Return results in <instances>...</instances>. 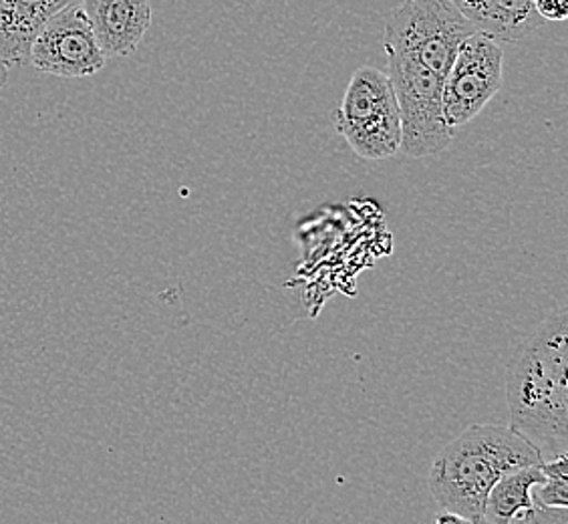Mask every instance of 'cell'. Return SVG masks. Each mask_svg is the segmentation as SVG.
<instances>
[{
	"label": "cell",
	"mask_w": 568,
	"mask_h": 524,
	"mask_svg": "<svg viewBox=\"0 0 568 524\" xmlns=\"http://www.w3.org/2000/svg\"><path fill=\"white\" fill-rule=\"evenodd\" d=\"M510 424L542 462L568 454V313L560 306L516 347L506 372Z\"/></svg>",
	"instance_id": "6da1fadb"
},
{
	"label": "cell",
	"mask_w": 568,
	"mask_h": 524,
	"mask_svg": "<svg viewBox=\"0 0 568 524\" xmlns=\"http://www.w3.org/2000/svg\"><path fill=\"white\" fill-rule=\"evenodd\" d=\"M532 464H542L540 454L508 424H474L437 454L427 484L444 513L486 524L484 508L494 484Z\"/></svg>",
	"instance_id": "7a4b0ae2"
},
{
	"label": "cell",
	"mask_w": 568,
	"mask_h": 524,
	"mask_svg": "<svg viewBox=\"0 0 568 524\" xmlns=\"http://www.w3.org/2000/svg\"><path fill=\"white\" fill-rule=\"evenodd\" d=\"M478 33L449 0H404L385 21V56L412 59L446 77L459 44Z\"/></svg>",
	"instance_id": "3957f363"
},
{
	"label": "cell",
	"mask_w": 568,
	"mask_h": 524,
	"mask_svg": "<svg viewBox=\"0 0 568 524\" xmlns=\"http://www.w3.org/2000/svg\"><path fill=\"white\" fill-rule=\"evenodd\" d=\"M337 130L363 160L382 162L399 152V105L387 73L375 67L353 73L337 110Z\"/></svg>",
	"instance_id": "277c9868"
},
{
	"label": "cell",
	"mask_w": 568,
	"mask_h": 524,
	"mask_svg": "<svg viewBox=\"0 0 568 524\" xmlns=\"http://www.w3.org/2000/svg\"><path fill=\"white\" fill-rule=\"evenodd\" d=\"M387 75L394 83L399 105V152L409 158H427L448 150L456 131L449 130L444 120V77L399 56H387Z\"/></svg>",
	"instance_id": "5b68a950"
},
{
	"label": "cell",
	"mask_w": 568,
	"mask_h": 524,
	"mask_svg": "<svg viewBox=\"0 0 568 524\" xmlns=\"http://www.w3.org/2000/svg\"><path fill=\"white\" fill-rule=\"evenodd\" d=\"M504 49L500 41L474 33L459 44L444 77L442 105L452 131L470 123L503 88Z\"/></svg>",
	"instance_id": "8992f818"
},
{
	"label": "cell",
	"mask_w": 568,
	"mask_h": 524,
	"mask_svg": "<svg viewBox=\"0 0 568 524\" xmlns=\"http://www.w3.org/2000/svg\"><path fill=\"white\" fill-rule=\"evenodd\" d=\"M105 59L81 4H73L44 24L27 63L47 75L73 79L95 75L105 67Z\"/></svg>",
	"instance_id": "52a82bcc"
},
{
	"label": "cell",
	"mask_w": 568,
	"mask_h": 524,
	"mask_svg": "<svg viewBox=\"0 0 568 524\" xmlns=\"http://www.w3.org/2000/svg\"><path fill=\"white\" fill-rule=\"evenodd\" d=\"M105 57H130L152 24L150 0H81Z\"/></svg>",
	"instance_id": "ba28073f"
},
{
	"label": "cell",
	"mask_w": 568,
	"mask_h": 524,
	"mask_svg": "<svg viewBox=\"0 0 568 524\" xmlns=\"http://www.w3.org/2000/svg\"><path fill=\"white\" fill-rule=\"evenodd\" d=\"M81 0H0V61L7 67L27 63L37 34L57 12Z\"/></svg>",
	"instance_id": "9c48e42d"
},
{
	"label": "cell",
	"mask_w": 568,
	"mask_h": 524,
	"mask_svg": "<svg viewBox=\"0 0 568 524\" xmlns=\"http://www.w3.org/2000/svg\"><path fill=\"white\" fill-rule=\"evenodd\" d=\"M478 33L500 43H518L540 29L545 21L536 14L535 0H449Z\"/></svg>",
	"instance_id": "30bf717a"
},
{
	"label": "cell",
	"mask_w": 568,
	"mask_h": 524,
	"mask_svg": "<svg viewBox=\"0 0 568 524\" xmlns=\"http://www.w3.org/2000/svg\"><path fill=\"white\" fill-rule=\"evenodd\" d=\"M545 482L542 464H532L514 470L494 484L488 494L484 518L486 524H513L514 518L523 516L535 506L532 491Z\"/></svg>",
	"instance_id": "8fae6325"
},
{
	"label": "cell",
	"mask_w": 568,
	"mask_h": 524,
	"mask_svg": "<svg viewBox=\"0 0 568 524\" xmlns=\"http://www.w3.org/2000/svg\"><path fill=\"white\" fill-rule=\"evenodd\" d=\"M568 454L542 462L545 482L532 491L535 503L545 506H568Z\"/></svg>",
	"instance_id": "7c38bea8"
},
{
	"label": "cell",
	"mask_w": 568,
	"mask_h": 524,
	"mask_svg": "<svg viewBox=\"0 0 568 524\" xmlns=\"http://www.w3.org/2000/svg\"><path fill=\"white\" fill-rule=\"evenodd\" d=\"M513 524H568V511L565 506L536 503L528 513L514 518Z\"/></svg>",
	"instance_id": "4fadbf2b"
},
{
	"label": "cell",
	"mask_w": 568,
	"mask_h": 524,
	"mask_svg": "<svg viewBox=\"0 0 568 524\" xmlns=\"http://www.w3.org/2000/svg\"><path fill=\"white\" fill-rule=\"evenodd\" d=\"M535 11L545 22L565 21L568 17V0H535Z\"/></svg>",
	"instance_id": "5bb4252c"
},
{
	"label": "cell",
	"mask_w": 568,
	"mask_h": 524,
	"mask_svg": "<svg viewBox=\"0 0 568 524\" xmlns=\"http://www.w3.org/2000/svg\"><path fill=\"white\" fill-rule=\"evenodd\" d=\"M436 524H474L468 521V518H464V516H459V514L454 513H444L437 514Z\"/></svg>",
	"instance_id": "9a60e30c"
},
{
	"label": "cell",
	"mask_w": 568,
	"mask_h": 524,
	"mask_svg": "<svg viewBox=\"0 0 568 524\" xmlns=\"http://www.w3.org/2000/svg\"><path fill=\"white\" fill-rule=\"evenodd\" d=\"M7 81H9V67L0 61V89L7 85Z\"/></svg>",
	"instance_id": "2e32d148"
}]
</instances>
